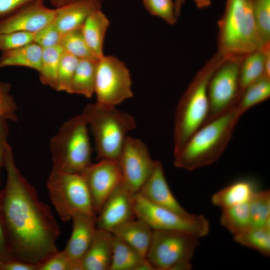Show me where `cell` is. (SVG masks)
I'll return each instance as SVG.
<instances>
[{"instance_id":"obj_1","label":"cell","mask_w":270,"mask_h":270,"mask_svg":"<svg viewBox=\"0 0 270 270\" xmlns=\"http://www.w3.org/2000/svg\"><path fill=\"white\" fill-rule=\"evenodd\" d=\"M4 167L7 178L0 192V213L11 256L39 266L59 250L60 227L17 167L9 144Z\"/></svg>"},{"instance_id":"obj_2","label":"cell","mask_w":270,"mask_h":270,"mask_svg":"<svg viewBox=\"0 0 270 270\" xmlns=\"http://www.w3.org/2000/svg\"><path fill=\"white\" fill-rule=\"evenodd\" d=\"M242 116L234 106L206 122L174 156V166L190 171L215 162L227 147Z\"/></svg>"},{"instance_id":"obj_3","label":"cell","mask_w":270,"mask_h":270,"mask_svg":"<svg viewBox=\"0 0 270 270\" xmlns=\"http://www.w3.org/2000/svg\"><path fill=\"white\" fill-rule=\"evenodd\" d=\"M226 56L217 52L197 72L180 98L174 114V155L206 122L210 110V80Z\"/></svg>"},{"instance_id":"obj_4","label":"cell","mask_w":270,"mask_h":270,"mask_svg":"<svg viewBox=\"0 0 270 270\" xmlns=\"http://www.w3.org/2000/svg\"><path fill=\"white\" fill-rule=\"evenodd\" d=\"M252 0H226L218 22V52L244 56L262 48L252 10Z\"/></svg>"},{"instance_id":"obj_5","label":"cell","mask_w":270,"mask_h":270,"mask_svg":"<svg viewBox=\"0 0 270 270\" xmlns=\"http://www.w3.org/2000/svg\"><path fill=\"white\" fill-rule=\"evenodd\" d=\"M82 114L91 128L98 158L118 161L128 134L136 127L134 118L98 102L88 104Z\"/></svg>"},{"instance_id":"obj_6","label":"cell","mask_w":270,"mask_h":270,"mask_svg":"<svg viewBox=\"0 0 270 270\" xmlns=\"http://www.w3.org/2000/svg\"><path fill=\"white\" fill-rule=\"evenodd\" d=\"M88 126L82 114L61 126L50 142L52 168L67 172L80 173L92 164Z\"/></svg>"},{"instance_id":"obj_7","label":"cell","mask_w":270,"mask_h":270,"mask_svg":"<svg viewBox=\"0 0 270 270\" xmlns=\"http://www.w3.org/2000/svg\"><path fill=\"white\" fill-rule=\"evenodd\" d=\"M200 238L186 232L153 230L146 254L154 270H188Z\"/></svg>"},{"instance_id":"obj_8","label":"cell","mask_w":270,"mask_h":270,"mask_svg":"<svg viewBox=\"0 0 270 270\" xmlns=\"http://www.w3.org/2000/svg\"><path fill=\"white\" fill-rule=\"evenodd\" d=\"M46 186L50 201L62 221H68L78 213L96 215L80 173L67 172L52 168Z\"/></svg>"},{"instance_id":"obj_9","label":"cell","mask_w":270,"mask_h":270,"mask_svg":"<svg viewBox=\"0 0 270 270\" xmlns=\"http://www.w3.org/2000/svg\"><path fill=\"white\" fill-rule=\"evenodd\" d=\"M132 203L136 218L144 222L153 230L180 231L200 238L210 232V222L202 215L182 216L146 201L138 193L133 196Z\"/></svg>"},{"instance_id":"obj_10","label":"cell","mask_w":270,"mask_h":270,"mask_svg":"<svg viewBox=\"0 0 270 270\" xmlns=\"http://www.w3.org/2000/svg\"><path fill=\"white\" fill-rule=\"evenodd\" d=\"M244 56H226L212 76L208 86L210 110L207 122L236 106L242 94L239 70Z\"/></svg>"},{"instance_id":"obj_11","label":"cell","mask_w":270,"mask_h":270,"mask_svg":"<svg viewBox=\"0 0 270 270\" xmlns=\"http://www.w3.org/2000/svg\"><path fill=\"white\" fill-rule=\"evenodd\" d=\"M132 84L130 71L119 58L104 55L98 60L94 94L96 102L116 106L132 98Z\"/></svg>"},{"instance_id":"obj_12","label":"cell","mask_w":270,"mask_h":270,"mask_svg":"<svg viewBox=\"0 0 270 270\" xmlns=\"http://www.w3.org/2000/svg\"><path fill=\"white\" fill-rule=\"evenodd\" d=\"M118 162L122 184L132 195L138 194L150 174L156 160L140 139L128 136Z\"/></svg>"},{"instance_id":"obj_13","label":"cell","mask_w":270,"mask_h":270,"mask_svg":"<svg viewBox=\"0 0 270 270\" xmlns=\"http://www.w3.org/2000/svg\"><path fill=\"white\" fill-rule=\"evenodd\" d=\"M80 174L85 181L94 211L96 214L106 200L122 182L118 162L100 160L97 163H92Z\"/></svg>"},{"instance_id":"obj_14","label":"cell","mask_w":270,"mask_h":270,"mask_svg":"<svg viewBox=\"0 0 270 270\" xmlns=\"http://www.w3.org/2000/svg\"><path fill=\"white\" fill-rule=\"evenodd\" d=\"M55 12V9L44 4V0L34 1L0 22V34L13 32L36 33L53 22Z\"/></svg>"},{"instance_id":"obj_15","label":"cell","mask_w":270,"mask_h":270,"mask_svg":"<svg viewBox=\"0 0 270 270\" xmlns=\"http://www.w3.org/2000/svg\"><path fill=\"white\" fill-rule=\"evenodd\" d=\"M133 195L120 184L106 200L96 216L97 228L111 232L118 226L136 218Z\"/></svg>"},{"instance_id":"obj_16","label":"cell","mask_w":270,"mask_h":270,"mask_svg":"<svg viewBox=\"0 0 270 270\" xmlns=\"http://www.w3.org/2000/svg\"><path fill=\"white\" fill-rule=\"evenodd\" d=\"M138 194L146 201L184 216L193 214L186 211L172 194L166 181L162 164L156 162L152 170Z\"/></svg>"},{"instance_id":"obj_17","label":"cell","mask_w":270,"mask_h":270,"mask_svg":"<svg viewBox=\"0 0 270 270\" xmlns=\"http://www.w3.org/2000/svg\"><path fill=\"white\" fill-rule=\"evenodd\" d=\"M71 220L72 234L63 250L72 260L82 261L97 230L96 216L78 213Z\"/></svg>"},{"instance_id":"obj_18","label":"cell","mask_w":270,"mask_h":270,"mask_svg":"<svg viewBox=\"0 0 270 270\" xmlns=\"http://www.w3.org/2000/svg\"><path fill=\"white\" fill-rule=\"evenodd\" d=\"M101 8V2L81 0L70 3L55 8L53 22L63 34L82 28L88 16Z\"/></svg>"},{"instance_id":"obj_19","label":"cell","mask_w":270,"mask_h":270,"mask_svg":"<svg viewBox=\"0 0 270 270\" xmlns=\"http://www.w3.org/2000/svg\"><path fill=\"white\" fill-rule=\"evenodd\" d=\"M114 235L98 229L82 260L83 270H110L112 255Z\"/></svg>"},{"instance_id":"obj_20","label":"cell","mask_w":270,"mask_h":270,"mask_svg":"<svg viewBox=\"0 0 270 270\" xmlns=\"http://www.w3.org/2000/svg\"><path fill=\"white\" fill-rule=\"evenodd\" d=\"M110 270H154L146 258L130 244L114 236Z\"/></svg>"},{"instance_id":"obj_21","label":"cell","mask_w":270,"mask_h":270,"mask_svg":"<svg viewBox=\"0 0 270 270\" xmlns=\"http://www.w3.org/2000/svg\"><path fill=\"white\" fill-rule=\"evenodd\" d=\"M111 232L146 257L153 230L144 222L136 218L118 226Z\"/></svg>"},{"instance_id":"obj_22","label":"cell","mask_w":270,"mask_h":270,"mask_svg":"<svg viewBox=\"0 0 270 270\" xmlns=\"http://www.w3.org/2000/svg\"><path fill=\"white\" fill-rule=\"evenodd\" d=\"M256 190L253 180L242 178L214 193L211 201L214 205L224 209L248 202Z\"/></svg>"},{"instance_id":"obj_23","label":"cell","mask_w":270,"mask_h":270,"mask_svg":"<svg viewBox=\"0 0 270 270\" xmlns=\"http://www.w3.org/2000/svg\"><path fill=\"white\" fill-rule=\"evenodd\" d=\"M109 25V20L100 8L93 11L82 26L84 38L98 60L104 56V40Z\"/></svg>"},{"instance_id":"obj_24","label":"cell","mask_w":270,"mask_h":270,"mask_svg":"<svg viewBox=\"0 0 270 270\" xmlns=\"http://www.w3.org/2000/svg\"><path fill=\"white\" fill-rule=\"evenodd\" d=\"M42 48L33 42L20 48L3 52L0 58V68L20 66L39 72Z\"/></svg>"},{"instance_id":"obj_25","label":"cell","mask_w":270,"mask_h":270,"mask_svg":"<svg viewBox=\"0 0 270 270\" xmlns=\"http://www.w3.org/2000/svg\"><path fill=\"white\" fill-rule=\"evenodd\" d=\"M98 60H79L68 93L81 94L86 98L94 95Z\"/></svg>"},{"instance_id":"obj_26","label":"cell","mask_w":270,"mask_h":270,"mask_svg":"<svg viewBox=\"0 0 270 270\" xmlns=\"http://www.w3.org/2000/svg\"><path fill=\"white\" fill-rule=\"evenodd\" d=\"M270 44L245 55L239 70V84L243 93L250 84L264 76V61L266 50Z\"/></svg>"},{"instance_id":"obj_27","label":"cell","mask_w":270,"mask_h":270,"mask_svg":"<svg viewBox=\"0 0 270 270\" xmlns=\"http://www.w3.org/2000/svg\"><path fill=\"white\" fill-rule=\"evenodd\" d=\"M221 224L236 236L252 227L248 202L222 209Z\"/></svg>"},{"instance_id":"obj_28","label":"cell","mask_w":270,"mask_h":270,"mask_svg":"<svg viewBox=\"0 0 270 270\" xmlns=\"http://www.w3.org/2000/svg\"><path fill=\"white\" fill-rule=\"evenodd\" d=\"M64 50L60 45L42 48L40 68L41 82L56 90L58 70Z\"/></svg>"},{"instance_id":"obj_29","label":"cell","mask_w":270,"mask_h":270,"mask_svg":"<svg viewBox=\"0 0 270 270\" xmlns=\"http://www.w3.org/2000/svg\"><path fill=\"white\" fill-rule=\"evenodd\" d=\"M270 96V78L264 76L244 90L236 107L242 116L252 108L268 100Z\"/></svg>"},{"instance_id":"obj_30","label":"cell","mask_w":270,"mask_h":270,"mask_svg":"<svg viewBox=\"0 0 270 270\" xmlns=\"http://www.w3.org/2000/svg\"><path fill=\"white\" fill-rule=\"evenodd\" d=\"M234 240L239 244L252 248L264 256L270 254V226L252 227L234 236Z\"/></svg>"},{"instance_id":"obj_31","label":"cell","mask_w":270,"mask_h":270,"mask_svg":"<svg viewBox=\"0 0 270 270\" xmlns=\"http://www.w3.org/2000/svg\"><path fill=\"white\" fill-rule=\"evenodd\" d=\"M252 227L270 226V191L256 190L248 201Z\"/></svg>"},{"instance_id":"obj_32","label":"cell","mask_w":270,"mask_h":270,"mask_svg":"<svg viewBox=\"0 0 270 270\" xmlns=\"http://www.w3.org/2000/svg\"><path fill=\"white\" fill-rule=\"evenodd\" d=\"M60 45L64 51L78 60H98L86 42L82 28L64 34Z\"/></svg>"},{"instance_id":"obj_33","label":"cell","mask_w":270,"mask_h":270,"mask_svg":"<svg viewBox=\"0 0 270 270\" xmlns=\"http://www.w3.org/2000/svg\"><path fill=\"white\" fill-rule=\"evenodd\" d=\"M254 16L262 47L270 44V0H252Z\"/></svg>"},{"instance_id":"obj_34","label":"cell","mask_w":270,"mask_h":270,"mask_svg":"<svg viewBox=\"0 0 270 270\" xmlns=\"http://www.w3.org/2000/svg\"><path fill=\"white\" fill-rule=\"evenodd\" d=\"M78 60L76 57L64 52L58 70L56 90L68 92Z\"/></svg>"},{"instance_id":"obj_35","label":"cell","mask_w":270,"mask_h":270,"mask_svg":"<svg viewBox=\"0 0 270 270\" xmlns=\"http://www.w3.org/2000/svg\"><path fill=\"white\" fill-rule=\"evenodd\" d=\"M146 10L152 16L158 17L170 24L177 22L174 4L172 0H142Z\"/></svg>"},{"instance_id":"obj_36","label":"cell","mask_w":270,"mask_h":270,"mask_svg":"<svg viewBox=\"0 0 270 270\" xmlns=\"http://www.w3.org/2000/svg\"><path fill=\"white\" fill-rule=\"evenodd\" d=\"M38 270H83V268L82 261L72 260L62 250L41 264Z\"/></svg>"},{"instance_id":"obj_37","label":"cell","mask_w":270,"mask_h":270,"mask_svg":"<svg viewBox=\"0 0 270 270\" xmlns=\"http://www.w3.org/2000/svg\"><path fill=\"white\" fill-rule=\"evenodd\" d=\"M10 90V84L0 82V118L16 122L18 120L17 106Z\"/></svg>"},{"instance_id":"obj_38","label":"cell","mask_w":270,"mask_h":270,"mask_svg":"<svg viewBox=\"0 0 270 270\" xmlns=\"http://www.w3.org/2000/svg\"><path fill=\"white\" fill-rule=\"evenodd\" d=\"M34 33L13 32L0 34V50H14L34 42Z\"/></svg>"},{"instance_id":"obj_39","label":"cell","mask_w":270,"mask_h":270,"mask_svg":"<svg viewBox=\"0 0 270 270\" xmlns=\"http://www.w3.org/2000/svg\"><path fill=\"white\" fill-rule=\"evenodd\" d=\"M63 35L52 22L34 33V42L42 48L60 45Z\"/></svg>"},{"instance_id":"obj_40","label":"cell","mask_w":270,"mask_h":270,"mask_svg":"<svg viewBox=\"0 0 270 270\" xmlns=\"http://www.w3.org/2000/svg\"><path fill=\"white\" fill-rule=\"evenodd\" d=\"M38 0H0V22Z\"/></svg>"},{"instance_id":"obj_41","label":"cell","mask_w":270,"mask_h":270,"mask_svg":"<svg viewBox=\"0 0 270 270\" xmlns=\"http://www.w3.org/2000/svg\"><path fill=\"white\" fill-rule=\"evenodd\" d=\"M38 266L14 258L0 259V270H38Z\"/></svg>"},{"instance_id":"obj_42","label":"cell","mask_w":270,"mask_h":270,"mask_svg":"<svg viewBox=\"0 0 270 270\" xmlns=\"http://www.w3.org/2000/svg\"><path fill=\"white\" fill-rule=\"evenodd\" d=\"M7 120L0 118V171L4 166V158L8 142V137L9 134V128ZM1 190L0 189V192Z\"/></svg>"},{"instance_id":"obj_43","label":"cell","mask_w":270,"mask_h":270,"mask_svg":"<svg viewBox=\"0 0 270 270\" xmlns=\"http://www.w3.org/2000/svg\"><path fill=\"white\" fill-rule=\"evenodd\" d=\"M10 257L12 256L0 213V259Z\"/></svg>"},{"instance_id":"obj_44","label":"cell","mask_w":270,"mask_h":270,"mask_svg":"<svg viewBox=\"0 0 270 270\" xmlns=\"http://www.w3.org/2000/svg\"><path fill=\"white\" fill-rule=\"evenodd\" d=\"M54 6L58 8L71 2L81 1V0H94L100 2L102 0H49Z\"/></svg>"},{"instance_id":"obj_45","label":"cell","mask_w":270,"mask_h":270,"mask_svg":"<svg viewBox=\"0 0 270 270\" xmlns=\"http://www.w3.org/2000/svg\"><path fill=\"white\" fill-rule=\"evenodd\" d=\"M196 6L199 8H204L209 6L212 0H193Z\"/></svg>"},{"instance_id":"obj_46","label":"cell","mask_w":270,"mask_h":270,"mask_svg":"<svg viewBox=\"0 0 270 270\" xmlns=\"http://www.w3.org/2000/svg\"><path fill=\"white\" fill-rule=\"evenodd\" d=\"M186 0H174V8L176 14L178 18L180 14L182 6L185 2Z\"/></svg>"}]
</instances>
